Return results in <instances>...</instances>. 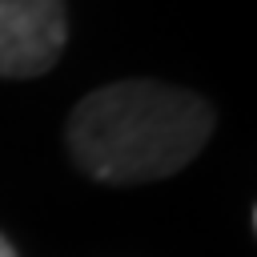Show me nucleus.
Returning <instances> with one entry per match:
<instances>
[{
    "instance_id": "f257e3e1",
    "label": "nucleus",
    "mask_w": 257,
    "mask_h": 257,
    "mask_svg": "<svg viewBox=\"0 0 257 257\" xmlns=\"http://www.w3.org/2000/svg\"><path fill=\"white\" fill-rule=\"evenodd\" d=\"M213 137V108L177 84L116 80L76 100L64 124L72 165L100 185H145L181 173Z\"/></svg>"
},
{
    "instance_id": "7ed1b4c3",
    "label": "nucleus",
    "mask_w": 257,
    "mask_h": 257,
    "mask_svg": "<svg viewBox=\"0 0 257 257\" xmlns=\"http://www.w3.org/2000/svg\"><path fill=\"white\" fill-rule=\"evenodd\" d=\"M0 257H20V253H16V249H12V241H8V237H4V233H0Z\"/></svg>"
},
{
    "instance_id": "f03ea898",
    "label": "nucleus",
    "mask_w": 257,
    "mask_h": 257,
    "mask_svg": "<svg viewBox=\"0 0 257 257\" xmlns=\"http://www.w3.org/2000/svg\"><path fill=\"white\" fill-rule=\"evenodd\" d=\"M68 44L64 0H0V76L28 80L48 72Z\"/></svg>"
}]
</instances>
